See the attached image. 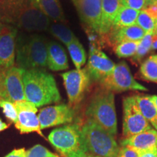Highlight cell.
<instances>
[{
	"label": "cell",
	"mask_w": 157,
	"mask_h": 157,
	"mask_svg": "<svg viewBox=\"0 0 157 157\" xmlns=\"http://www.w3.org/2000/svg\"><path fill=\"white\" fill-rule=\"evenodd\" d=\"M122 6L121 0H101V19L99 35L101 37L111 30L116 15Z\"/></svg>",
	"instance_id": "e0dca14e"
},
{
	"label": "cell",
	"mask_w": 157,
	"mask_h": 157,
	"mask_svg": "<svg viewBox=\"0 0 157 157\" xmlns=\"http://www.w3.org/2000/svg\"><path fill=\"white\" fill-rule=\"evenodd\" d=\"M26 157H60L53 154L42 145H36L26 151Z\"/></svg>",
	"instance_id": "f546056e"
},
{
	"label": "cell",
	"mask_w": 157,
	"mask_h": 157,
	"mask_svg": "<svg viewBox=\"0 0 157 157\" xmlns=\"http://www.w3.org/2000/svg\"><path fill=\"white\" fill-rule=\"evenodd\" d=\"M5 157H26V151L25 148L15 149Z\"/></svg>",
	"instance_id": "e575fe53"
},
{
	"label": "cell",
	"mask_w": 157,
	"mask_h": 157,
	"mask_svg": "<svg viewBox=\"0 0 157 157\" xmlns=\"http://www.w3.org/2000/svg\"><path fill=\"white\" fill-rule=\"evenodd\" d=\"M152 3H157V0H147L146 7H148V5H150Z\"/></svg>",
	"instance_id": "ab89813d"
},
{
	"label": "cell",
	"mask_w": 157,
	"mask_h": 157,
	"mask_svg": "<svg viewBox=\"0 0 157 157\" xmlns=\"http://www.w3.org/2000/svg\"><path fill=\"white\" fill-rule=\"evenodd\" d=\"M124 138L151 129V125L143 117L136 103L135 95L125 98L123 101Z\"/></svg>",
	"instance_id": "9c48e42d"
},
{
	"label": "cell",
	"mask_w": 157,
	"mask_h": 157,
	"mask_svg": "<svg viewBox=\"0 0 157 157\" xmlns=\"http://www.w3.org/2000/svg\"><path fill=\"white\" fill-rule=\"evenodd\" d=\"M150 98L151 99L153 103H154L155 108H156V111H157V95H151L150 96Z\"/></svg>",
	"instance_id": "74e56055"
},
{
	"label": "cell",
	"mask_w": 157,
	"mask_h": 157,
	"mask_svg": "<svg viewBox=\"0 0 157 157\" xmlns=\"http://www.w3.org/2000/svg\"><path fill=\"white\" fill-rule=\"evenodd\" d=\"M71 58L76 70H80L87 60L85 50L77 38L67 46Z\"/></svg>",
	"instance_id": "603a6c76"
},
{
	"label": "cell",
	"mask_w": 157,
	"mask_h": 157,
	"mask_svg": "<svg viewBox=\"0 0 157 157\" xmlns=\"http://www.w3.org/2000/svg\"><path fill=\"white\" fill-rule=\"evenodd\" d=\"M34 2L40 11L50 20L58 23L65 21V15L59 0H34Z\"/></svg>",
	"instance_id": "ffe728a7"
},
{
	"label": "cell",
	"mask_w": 157,
	"mask_h": 157,
	"mask_svg": "<svg viewBox=\"0 0 157 157\" xmlns=\"http://www.w3.org/2000/svg\"><path fill=\"white\" fill-rule=\"evenodd\" d=\"M7 127H8V125H7L6 123L3 122V121L0 119V132H1V131L5 130V129H7Z\"/></svg>",
	"instance_id": "d590c367"
},
{
	"label": "cell",
	"mask_w": 157,
	"mask_h": 157,
	"mask_svg": "<svg viewBox=\"0 0 157 157\" xmlns=\"http://www.w3.org/2000/svg\"><path fill=\"white\" fill-rule=\"evenodd\" d=\"M85 115L113 137L117 135V117L113 92L103 88L96 92L88 104Z\"/></svg>",
	"instance_id": "277c9868"
},
{
	"label": "cell",
	"mask_w": 157,
	"mask_h": 157,
	"mask_svg": "<svg viewBox=\"0 0 157 157\" xmlns=\"http://www.w3.org/2000/svg\"><path fill=\"white\" fill-rule=\"evenodd\" d=\"M17 29L0 22V69L15 66Z\"/></svg>",
	"instance_id": "8fae6325"
},
{
	"label": "cell",
	"mask_w": 157,
	"mask_h": 157,
	"mask_svg": "<svg viewBox=\"0 0 157 157\" xmlns=\"http://www.w3.org/2000/svg\"><path fill=\"white\" fill-rule=\"evenodd\" d=\"M118 157H139V151L129 146H121Z\"/></svg>",
	"instance_id": "1f68e13d"
},
{
	"label": "cell",
	"mask_w": 157,
	"mask_h": 157,
	"mask_svg": "<svg viewBox=\"0 0 157 157\" xmlns=\"http://www.w3.org/2000/svg\"><path fill=\"white\" fill-rule=\"evenodd\" d=\"M121 2L124 7L141 11L146 7L147 0H121Z\"/></svg>",
	"instance_id": "4dcf8cb0"
},
{
	"label": "cell",
	"mask_w": 157,
	"mask_h": 157,
	"mask_svg": "<svg viewBox=\"0 0 157 157\" xmlns=\"http://www.w3.org/2000/svg\"><path fill=\"white\" fill-rule=\"evenodd\" d=\"M152 36L154 37V39H157V18L156 19V25H155V28L152 32Z\"/></svg>",
	"instance_id": "8d00e7d4"
},
{
	"label": "cell",
	"mask_w": 157,
	"mask_h": 157,
	"mask_svg": "<svg viewBox=\"0 0 157 157\" xmlns=\"http://www.w3.org/2000/svg\"><path fill=\"white\" fill-rule=\"evenodd\" d=\"M154 37L151 33H146L145 36L139 42L136 52L133 56L132 60L135 61H140V60L151 50L152 44L154 42Z\"/></svg>",
	"instance_id": "484cf974"
},
{
	"label": "cell",
	"mask_w": 157,
	"mask_h": 157,
	"mask_svg": "<svg viewBox=\"0 0 157 157\" xmlns=\"http://www.w3.org/2000/svg\"><path fill=\"white\" fill-rule=\"evenodd\" d=\"M88 157H101V156H95V155H93V154H90Z\"/></svg>",
	"instance_id": "60d3db41"
},
{
	"label": "cell",
	"mask_w": 157,
	"mask_h": 157,
	"mask_svg": "<svg viewBox=\"0 0 157 157\" xmlns=\"http://www.w3.org/2000/svg\"><path fill=\"white\" fill-rule=\"evenodd\" d=\"M136 103L143 117L157 130V111L148 95H135Z\"/></svg>",
	"instance_id": "44dd1931"
},
{
	"label": "cell",
	"mask_w": 157,
	"mask_h": 157,
	"mask_svg": "<svg viewBox=\"0 0 157 157\" xmlns=\"http://www.w3.org/2000/svg\"><path fill=\"white\" fill-rule=\"evenodd\" d=\"M121 146H129L137 151H143L157 146V130L150 129L132 136L123 138Z\"/></svg>",
	"instance_id": "ac0fdd59"
},
{
	"label": "cell",
	"mask_w": 157,
	"mask_h": 157,
	"mask_svg": "<svg viewBox=\"0 0 157 157\" xmlns=\"http://www.w3.org/2000/svg\"><path fill=\"white\" fill-rule=\"evenodd\" d=\"M48 140L65 157H88L90 154L84 142L82 126L78 124H69L53 129Z\"/></svg>",
	"instance_id": "5b68a950"
},
{
	"label": "cell",
	"mask_w": 157,
	"mask_h": 157,
	"mask_svg": "<svg viewBox=\"0 0 157 157\" xmlns=\"http://www.w3.org/2000/svg\"><path fill=\"white\" fill-rule=\"evenodd\" d=\"M50 20L40 11L34 0H0V22L29 32L47 30Z\"/></svg>",
	"instance_id": "6da1fadb"
},
{
	"label": "cell",
	"mask_w": 157,
	"mask_h": 157,
	"mask_svg": "<svg viewBox=\"0 0 157 157\" xmlns=\"http://www.w3.org/2000/svg\"><path fill=\"white\" fill-rule=\"evenodd\" d=\"M23 81L25 100L36 107L58 103L61 100L53 76L44 69L24 71Z\"/></svg>",
	"instance_id": "7a4b0ae2"
},
{
	"label": "cell",
	"mask_w": 157,
	"mask_h": 157,
	"mask_svg": "<svg viewBox=\"0 0 157 157\" xmlns=\"http://www.w3.org/2000/svg\"><path fill=\"white\" fill-rule=\"evenodd\" d=\"M23 72L17 66L0 69V99L13 103L25 101Z\"/></svg>",
	"instance_id": "ba28073f"
},
{
	"label": "cell",
	"mask_w": 157,
	"mask_h": 157,
	"mask_svg": "<svg viewBox=\"0 0 157 157\" xmlns=\"http://www.w3.org/2000/svg\"><path fill=\"white\" fill-rule=\"evenodd\" d=\"M139 13L140 11L136 10L121 6L116 15L111 29L123 28L136 24Z\"/></svg>",
	"instance_id": "7402d4cb"
},
{
	"label": "cell",
	"mask_w": 157,
	"mask_h": 157,
	"mask_svg": "<svg viewBox=\"0 0 157 157\" xmlns=\"http://www.w3.org/2000/svg\"><path fill=\"white\" fill-rule=\"evenodd\" d=\"M99 84L103 89L109 90L113 93H120L127 90H148L146 87L135 79L128 65L124 61L115 64L112 71Z\"/></svg>",
	"instance_id": "52a82bcc"
},
{
	"label": "cell",
	"mask_w": 157,
	"mask_h": 157,
	"mask_svg": "<svg viewBox=\"0 0 157 157\" xmlns=\"http://www.w3.org/2000/svg\"><path fill=\"white\" fill-rule=\"evenodd\" d=\"M140 75L145 80L157 83V55L151 56L141 64Z\"/></svg>",
	"instance_id": "d4e9b609"
},
{
	"label": "cell",
	"mask_w": 157,
	"mask_h": 157,
	"mask_svg": "<svg viewBox=\"0 0 157 157\" xmlns=\"http://www.w3.org/2000/svg\"><path fill=\"white\" fill-rule=\"evenodd\" d=\"M145 34L146 32L140 26L135 24L130 26L111 29L109 34L102 36V38L105 39L108 44L114 47L124 42H140Z\"/></svg>",
	"instance_id": "2e32d148"
},
{
	"label": "cell",
	"mask_w": 157,
	"mask_h": 157,
	"mask_svg": "<svg viewBox=\"0 0 157 157\" xmlns=\"http://www.w3.org/2000/svg\"><path fill=\"white\" fill-rule=\"evenodd\" d=\"M139 157H157V146L139 151Z\"/></svg>",
	"instance_id": "d6a6232c"
},
{
	"label": "cell",
	"mask_w": 157,
	"mask_h": 157,
	"mask_svg": "<svg viewBox=\"0 0 157 157\" xmlns=\"http://www.w3.org/2000/svg\"><path fill=\"white\" fill-rule=\"evenodd\" d=\"M14 105L17 112V121L15 125L21 133L36 132L42 135L36 105L26 100L15 102Z\"/></svg>",
	"instance_id": "7c38bea8"
},
{
	"label": "cell",
	"mask_w": 157,
	"mask_h": 157,
	"mask_svg": "<svg viewBox=\"0 0 157 157\" xmlns=\"http://www.w3.org/2000/svg\"><path fill=\"white\" fill-rule=\"evenodd\" d=\"M0 107L2 109L4 114L10 121L15 124L17 122V112L14 105V103L5 101V100L0 99Z\"/></svg>",
	"instance_id": "f1b7e54d"
},
{
	"label": "cell",
	"mask_w": 157,
	"mask_h": 157,
	"mask_svg": "<svg viewBox=\"0 0 157 157\" xmlns=\"http://www.w3.org/2000/svg\"><path fill=\"white\" fill-rule=\"evenodd\" d=\"M143 10L146 12L148 14L153 18H157V3H152L148 7H146Z\"/></svg>",
	"instance_id": "836d02e7"
},
{
	"label": "cell",
	"mask_w": 157,
	"mask_h": 157,
	"mask_svg": "<svg viewBox=\"0 0 157 157\" xmlns=\"http://www.w3.org/2000/svg\"><path fill=\"white\" fill-rule=\"evenodd\" d=\"M115 64L103 51L92 45L86 68L91 81L100 83L112 71Z\"/></svg>",
	"instance_id": "9a60e30c"
},
{
	"label": "cell",
	"mask_w": 157,
	"mask_h": 157,
	"mask_svg": "<svg viewBox=\"0 0 157 157\" xmlns=\"http://www.w3.org/2000/svg\"><path fill=\"white\" fill-rule=\"evenodd\" d=\"M84 142L90 154L101 157H118L120 147L114 137L91 119L82 126Z\"/></svg>",
	"instance_id": "8992f818"
},
{
	"label": "cell",
	"mask_w": 157,
	"mask_h": 157,
	"mask_svg": "<svg viewBox=\"0 0 157 157\" xmlns=\"http://www.w3.org/2000/svg\"><path fill=\"white\" fill-rule=\"evenodd\" d=\"M48 29L52 36L60 40L66 46H68L76 38L71 29L62 23H54L50 25Z\"/></svg>",
	"instance_id": "cb8c5ba5"
},
{
	"label": "cell",
	"mask_w": 157,
	"mask_h": 157,
	"mask_svg": "<svg viewBox=\"0 0 157 157\" xmlns=\"http://www.w3.org/2000/svg\"><path fill=\"white\" fill-rule=\"evenodd\" d=\"M48 43L47 39L41 35L19 34L15 49L17 67L24 71L46 67Z\"/></svg>",
	"instance_id": "3957f363"
},
{
	"label": "cell",
	"mask_w": 157,
	"mask_h": 157,
	"mask_svg": "<svg viewBox=\"0 0 157 157\" xmlns=\"http://www.w3.org/2000/svg\"><path fill=\"white\" fill-rule=\"evenodd\" d=\"M67 93L69 105L74 109L84 99L90 79L87 68L72 70L61 74Z\"/></svg>",
	"instance_id": "30bf717a"
},
{
	"label": "cell",
	"mask_w": 157,
	"mask_h": 157,
	"mask_svg": "<svg viewBox=\"0 0 157 157\" xmlns=\"http://www.w3.org/2000/svg\"><path fill=\"white\" fill-rule=\"evenodd\" d=\"M47 66L54 71H63L68 68L67 55L64 48L58 43H48Z\"/></svg>",
	"instance_id": "d6986e66"
},
{
	"label": "cell",
	"mask_w": 157,
	"mask_h": 157,
	"mask_svg": "<svg viewBox=\"0 0 157 157\" xmlns=\"http://www.w3.org/2000/svg\"><path fill=\"white\" fill-rule=\"evenodd\" d=\"M136 25L140 26L146 33L152 34L156 25V19L151 17L145 10H141L137 16Z\"/></svg>",
	"instance_id": "83f0119b"
},
{
	"label": "cell",
	"mask_w": 157,
	"mask_h": 157,
	"mask_svg": "<svg viewBox=\"0 0 157 157\" xmlns=\"http://www.w3.org/2000/svg\"><path fill=\"white\" fill-rule=\"evenodd\" d=\"M152 50H157V39H154V42H153V44H152Z\"/></svg>",
	"instance_id": "f35d334b"
},
{
	"label": "cell",
	"mask_w": 157,
	"mask_h": 157,
	"mask_svg": "<svg viewBox=\"0 0 157 157\" xmlns=\"http://www.w3.org/2000/svg\"><path fill=\"white\" fill-rule=\"evenodd\" d=\"M74 116V109L69 105L60 104L42 109L39 111L38 118L41 129H44L72 122Z\"/></svg>",
	"instance_id": "4fadbf2b"
},
{
	"label": "cell",
	"mask_w": 157,
	"mask_h": 157,
	"mask_svg": "<svg viewBox=\"0 0 157 157\" xmlns=\"http://www.w3.org/2000/svg\"><path fill=\"white\" fill-rule=\"evenodd\" d=\"M82 22L90 31L99 35L101 0H71Z\"/></svg>",
	"instance_id": "5bb4252c"
},
{
	"label": "cell",
	"mask_w": 157,
	"mask_h": 157,
	"mask_svg": "<svg viewBox=\"0 0 157 157\" xmlns=\"http://www.w3.org/2000/svg\"><path fill=\"white\" fill-rule=\"evenodd\" d=\"M139 42H124L113 47V50L119 58L133 57L136 52Z\"/></svg>",
	"instance_id": "4316f807"
}]
</instances>
